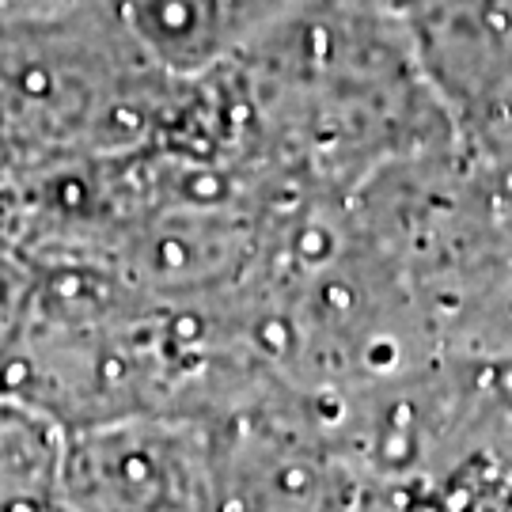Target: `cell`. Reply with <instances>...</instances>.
I'll return each instance as SVG.
<instances>
[{"label":"cell","mask_w":512,"mask_h":512,"mask_svg":"<svg viewBox=\"0 0 512 512\" xmlns=\"http://www.w3.org/2000/svg\"><path fill=\"white\" fill-rule=\"evenodd\" d=\"M65 440L46 410L0 395V512H61Z\"/></svg>","instance_id":"1"}]
</instances>
